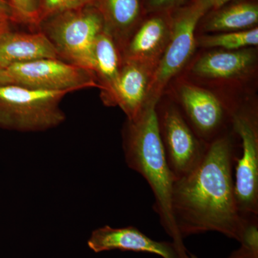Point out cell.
I'll list each match as a JSON object with an SVG mask.
<instances>
[{
    "label": "cell",
    "instance_id": "obj_1",
    "mask_svg": "<svg viewBox=\"0 0 258 258\" xmlns=\"http://www.w3.org/2000/svg\"><path fill=\"white\" fill-rule=\"evenodd\" d=\"M240 153V139L232 128L209 144L192 171L174 180L171 208L183 239L217 232L242 240L247 226L254 221L244 220L236 200L234 171Z\"/></svg>",
    "mask_w": 258,
    "mask_h": 258
},
{
    "label": "cell",
    "instance_id": "obj_2",
    "mask_svg": "<svg viewBox=\"0 0 258 258\" xmlns=\"http://www.w3.org/2000/svg\"><path fill=\"white\" fill-rule=\"evenodd\" d=\"M158 103L148 102L137 118L125 121L123 129L125 162L147 181L155 199L153 209L161 226L172 239L181 258H189V252L173 217L171 195L174 179L159 135L156 110Z\"/></svg>",
    "mask_w": 258,
    "mask_h": 258
},
{
    "label": "cell",
    "instance_id": "obj_3",
    "mask_svg": "<svg viewBox=\"0 0 258 258\" xmlns=\"http://www.w3.org/2000/svg\"><path fill=\"white\" fill-rule=\"evenodd\" d=\"M57 51L59 59L93 72V50L104 30L100 12L93 5L50 17L39 25Z\"/></svg>",
    "mask_w": 258,
    "mask_h": 258
},
{
    "label": "cell",
    "instance_id": "obj_4",
    "mask_svg": "<svg viewBox=\"0 0 258 258\" xmlns=\"http://www.w3.org/2000/svg\"><path fill=\"white\" fill-rule=\"evenodd\" d=\"M67 92L0 85V127L23 132H41L61 124L60 104Z\"/></svg>",
    "mask_w": 258,
    "mask_h": 258
},
{
    "label": "cell",
    "instance_id": "obj_5",
    "mask_svg": "<svg viewBox=\"0 0 258 258\" xmlns=\"http://www.w3.org/2000/svg\"><path fill=\"white\" fill-rule=\"evenodd\" d=\"M208 12L206 6L195 0L171 12L170 40L154 73L148 102L159 103L168 84L191 60L198 47L196 39L199 22Z\"/></svg>",
    "mask_w": 258,
    "mask_h": 258
},
{
    "label": "cell",
    "instance_id": "obj_6",
    "mask_svg": "<svg viewBox=\"0 0 258 258\" xmlns=\"http://www.w3.org/2000/svg\"><path fill=\"white\" fill-rule=\"evenodd\" d=\"M232 128L240 141L234 171L235 191L241 215L258 220V121L255 110L236 108Z\"/></svg>",
    "mask_w": 258,
    "mask_h": 258
},
{
    "label": "cell",
    "instance_id": "obj_7",
    "mask_svg": "<svg viewBox=\"0 0 258 258\" xmlns=\"http://www.w3.org/2000/svg\"><path fill=\"white\" fill-rule=\"evenodd\" d=\"M156 110L161 144L174 181L187 175L200 164L209 144L199 138L177 104H157Z\"/></svg>",
    "mask_w": 258,
    "mask_h": 258
},
{
    "label": "cell",
    "instance_id": "obj_8",
    "mask_svg": "<svg viewBox=\"0 0 258 258\" xmlns=\"http://www.w3.org/2000/svg\"><path fill=\"white\" fill-rule=\"evenodd\" d=\"M176 86L177 106L204 143L210 144L232 130L236 107L226 105L210 90L190 81H181Z\"/></svg>",
    "mask_w": 258,
    "mask_h": 258
},
{
    "label": "cell",
    "instance_id": "obj_9",
    "mask_svg": "<svg viewBox=\"0 0 258 258\" xmlns=\"http://www.w3.org/2000/svg\"><path fill=\"white\" fill-rule=\"evenodd\" d=\"M4 71L13 84L32 89L69 93L84 88H99L92 71L59 58L15 64Z\"/></svg>",
    "mask_w": 258,
    "mask_h": 258
},
{
    "label": "cell",
    "instance_id": "obj_10",
    "mask_svg": "<svg viewBox=\"0 0 258 258\" xmlns=\"http://www.w3.org/2000/svg\"><path fill=\"white\" fill-rule=\"evenodd\" d=\"M158 64L123 59L118 79L109 94L103 98L108 106H118L127 120L137 118L148 103L149 90Z\"/></svg>",
    "mask_w": 258,
    "mask_h": 258
},
{
    "label": "cell",
    "instance_id": "obj_11",
    "mask_svg": "<svg viewBox=\"0 0 258 258\" xmlns=\"http://www.w3.org/2000/svg\"><path fill=\"white\" fill-rule=\"evenodd\" d=\"M257 64V52L254 47L237 50L215 49L194 61L189 75L210 82H232L248 77L255 71Z\"/></svg>",
    "mask_w": 258,
    "mask_h": 258
},
{
    "label": "cell",
    "instance_id": "obj_12",
    "mask_svg": "<svg viewBox=\"0 0 258 258\" xmlns=\"http://www.w3.org/2000/svg\"><path fill=\"white\" fill-rule=\"evenodd\" d=\"M88 246L96 253L106 251H131L154 254L162 258H181L173 242L153 240L133 226L125 227L106 225L93 230Z\"/></svg>",
    "mask_w": 258,
    "mask_h": 258
},
{
    "label": "cell",
    "instance_id": "obj_13",
    "mask_svg": "<svg viewBox=\"0 0 258 258\" xmlns=\"http://www.w3.org/2000/svg\"><path fill=\"white\" fill-rule=\"evenodd\" d=\"M171 35V12L147 14L122 49V58L158 64Z\"/></svg>",
    "mask_w": 258,
    "mask_h": 258
},
{
    "label": "cell",
    "instance_id": "obj_14",
    "mask_svg": "<svg viewBox=\"0 0 258 258\" xmlns=\"http://www.w3.org/2000/svg\"><path fill=\"white\" fill-rule=\"evenodd\" d=\"M45 58H59L46 35L37 32H13L0 39V70L15 64Z\"/></svg>",
    "mask_w": 258,
    "mask_h": 258
},
{
    "label": "cell",
    "instance_id": "obj_15",
    "mask_svg": "<svg viewBox=\"0 0 258 258\" xmlns=\"http://www.w3.org/2000/svg\"><path fill=\"white\" fill-rule=\"evenodd\" d=\"M93 6L101 13L104 31L122 49L145 18L142 0H96Z\"/></svg>",
    "mask_w": 258,
    "mask_h": 258
},
{
    "label": "cell",
    "instance_id": "obj_16",
    "mask_svg": "<svg viewBox=\"0 0 258 258\" xmlns=\"http://www.w3.org/2000/svg\"><path fill=\"white\" fill-rule=\"evenodd\" d=\"M257 0H233L210 10L199 22L203 34L244 31L257 28Z\"/></svg>",
    "mask_w": 258,
    "mask_h": 258
},
{
    "label": "cell",
    "instance_id": "obj_17",
    "mask_svg": "<svg viewBox=\"0 0 258 258\" xmlns=\"http://www.w3.org/2000/svg\"><path fill=\"white\" fill-rule=\"evenodd\" d=\"M121 53L114 40L103 30L97 37L93 50V72L101 89V99L113 89L121 68Z\"/></svg>",
    "mask_w": 258,
    "mask_h": 258
},
{
    "label": "cell",
    "instance_id": "obj_18",
    "mask_svg": "<svg viewBox=\"0 0 258 258\" xmlns=\"http://www.w3.org/2000/svg\"><path fill=\"white\" fill-rule=\"evenodd\" d=\"M197 46L208 49L237 50L258 45V28L244 31L202 34L197 35Z\"/></svg>",
    "mask_w": 258,
    "mask_h": 258
},
{
    "label": "cell",
    "instance_id": "obj_19",
    "mask_svg": "<svg viewBox=\"0 0 258 258\" xmlns=\"http://www.w3.org/2000/svg\"><path fill=\"white\" fill-rule=\"evenodd\" d=\"M96 0H39L38 25L50 17L93 5Z\"/></svg>",
    "mask_w": 258,
    "mask_h": 258
},
{
    "label": "cell",
    "instance_id": "obj_20",
    "mask_svg": "<svg viewBox=\"0 0 258 258\" xmlns=\"http://www.w3.org/2000/svg\"><path fill=\"white\" fill-rule=\"evenodd\" d=\"M240 243L227 258H258V220L249 224Z\"/></svg>",
    "mask_w": 258,
    "mask_h": 258
},
{
    "label": "cell",
    "instance_id": "obj_21",
    "mask_svg": "<svg viewBox=\"0 0 258 258\" xmlns=\"http://www.w3.org/2000/svg\"><path fill=\"white\" fill-rule=\"evenodd\" d=\"M18 15L20 23L38 25L39 0H8Z\"/></svg>",
    "mask_w": 258,
    "mask_h": 258
},
{
    "label": "cell",
    "instance_id": "obj_22",
    "mask_svg": "<svg viewBox=\"0 0 258 258\" xmlns=\"http://www.w3.org/2000/svg\"><path fill=\"white\" fill-rule=\"evenodd\" d=\"M145 14L159 12H172L184 7L191 0H142Z\"/></svg>",
    "mask_w": 258,
    "mask_h": 258
},
{
    "label": "cell",
    "instance_id": "obj_23",
    "mask_svg": "<svg viewBox=\"0 0 258 258\" xmlns=\"http://www.w3.org/2000/svg\"><path fill=\"white\" fill-rule=\"evenodd\" d=\"M0 18L10 23H20L18 15L8 0H0Z\"/></svg>",
    "mask_w": 258,
    "mask_h": 258
},
{
    "label": "cell",
    "instance_id": "obj_24",
    "mask_svg": "<svg viewBox=\"0 0 258 258\" xmlns=\"http://www.w3.org/2000/svg\"><path fill=\"white\" fill-rule=\"evenodd\" d=\"M195 1L200 2L202 4L206 6L208 8L209 11H210V10L220 8L222 5L233 1V0H195Z\"/></svg>",
    "mask_w": 258,
    "mask_h": 258
},
{
    "label": "cell",
    "instance_id": "obj_25",
    "mask_svg": "<svg viewBox=\"0 0 258 258\" xmlns=\"http://www.w3.org/2000/svg\"><path fill=\"white\" fill-rule=\"evenodd\" d=\"M10 22L9 21H3L0 22V39L5 35L7 32H9L11 28H10Z\"/></svg>",
    "mask_w": 258,
    "mask_h": 258
},
{
    "label": "cell",
    "instance_id": "obj_26",
    "mask_svg": "<svg viewBox=\"0 0 258 258\" xmlns=\"http://www.w3.org/2000/svg\"><path fill=\"white\" fill-rule=\"evenodd\" d=\"M12 83L4 70H0V85Z\"/></svg>",
    "mask_w": 258,
    "mask_h": 258
},
{
    "label": "cell",
    "instance_id": "obj_27",
    "mask_svg": "<svg viewBox=\"0 0 258 258\" xmlns=\"http://www.w3.org/2000/svg\"><path fill=\"white\" fill-rule=\"evenodd\" d=\"M189 258H199V257H198V256L195 255V254L191 253V252H189Z\"/></svg>",
    "mask_w": 258,
    "mask_h": 258
},
{
    "label": "cell",
    "instance_id": "obj_28",
    "mask_svg": "<svg viewBox=\"0 0 258 258\" xmlns=\"http://www.w3.org/2000/svg\"><path fill=\"white\" fill-rule=\"evenodd\" d=\"M3 21H7V20H3V19L0 18V22H3Z\"/></svg>",
    "mask_w": 258,
    "mask_h": 258
}]
</instances>
